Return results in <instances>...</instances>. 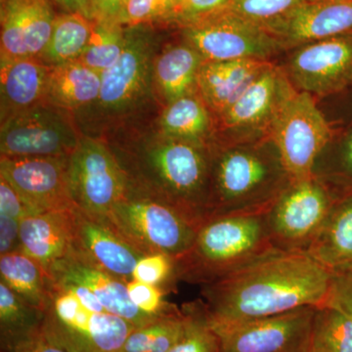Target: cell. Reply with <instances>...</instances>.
<instances>
[{"label":"cell","mask_w":352,"mask_h":352,"mask_svg":"<svg viewBox=\"0 0 352 352\" xmlns=\"http://www.w3.org/2000/svg\"><path fill=\"white\" fill-rule=\"evenodd\" d=\"M333 271L305 252L276 251L201 286L204 309L214 324H238L329 302Z\"/></svg>","instance_id":"6da1fadb"},{"label":"cell","mask_w":352,"mask_h":352,"mask_svg":"<svg viewBox=\"0 0 352 352\" xmlns=\"http://www.w3.org/2000/svg\"><path fill=\"white\" fill-rule=\"evenodd\" d=\"M110 147L126 173L129 191L163 201L197 228L208 219L212 164L208 146L160 132Z\"/></svg>","instance_id":"7a4b0ae2"},{"label":"cell","mask_w":352,"mask_h":352,"mask_svg":"<svg viewBox=\"0 0 352 352\" xmlns=\"http://www.w3.org/2000/svg\"><path fill=\"white\" fill-rule=\"evenodd\" d=\"M276 250L265 214L210 217L199 227L191 247L173 259L175 279L205 286Z\"/></svg>","instance_id":"3957f363"},{"label":"cell","mask_w":352,"mask_h":352,"mask_svg":"<svg viewBox=\"0 0 352 352\" xmlns=\"http://www.w3.org/2000/svg\"><path fill=\"white\" fill-rule=\"evenodd\" d=\"M210 150L208 219L224 215L265 214L292 183L276 149L270 152L261 148L230 146L219 152Z\"/></svg>","instance_id":"277c9868"},{"label":"cell","mask_w":352,"mask_h":352,"mask_svg":"<svg viewBox=\"0 0 352 352\" xmlns=\"http://www.w3.org/2000/svg\"><path fill=\"white\" fill-rule=\"evenodd\" d=\"M107 220L129 245L144 256L162 252L173 259L191 247L198 230L163 201L129 190L112 208Z\"/></svg>","instance_id":"5b68a950"},{"label":"cell","mask_w":352,"mask_h":352,"mask_svg":"<svg viewBox=\"0 0 352 352\" xmlns=\"http://www.w3.org/2000/svg\"><path fill=\"white\" fill-rule=\"evenodd\" d=\"M272 144L291 182L314 177L315 166L333 139L314 95L296 90L270 129Z\"/></svg>","instance_id":"8992f818"},{"label":"cell","mask_w":352,"mask_h":352,"mask_svg":"<svg viewBox=\"0 0 352 352\" xmlns=\"http://www.w3.org/2000/svg\"><path fill=\"white\" fill-rule=\"evenodd\" d=\"M134 329L124 318L91 311L71 292L51 286L43 332L67 352H120Z\"/></svg>","instance_id":"52a82bcc"},{"label":"cell","mask_w":352,"mask_h":352,"mask_svg":"<svg viewBox=\"0 0 352 352\" xmlns=\"http://www.w3.org/2000/svg\"><path fill=\"white\" fill-rule=\"evenodd\" d=\"M69 187L76 208L107 219L116 204L126 196L129 182L110 146L82 135L69 157Z\"/></svg>","instance_id":"ba28073f"},{"label":"cell","mask_w":352,"mask_h":352,"mask_svg":"<svg viewBox=\"0 0 352 352\" xmlns=\"http://www.w3.org/2000/svg\"><path fill=\"white\" fill-rule=\"evenodd\" d=\"M156 36L151 25L126 27V43L117 63L102 74L100 95L94 104L106 116L138 109L154 87Z\"/></svg>","instance_id":"9c48e42d"},{"label":"cell","mask_w":352,"mask_h":352,"mask_svg":"<svg viewBox=\"0 0 352 352\" xmlns=\"http://www.w3.org/2000/svg\"><path fill=\"white\" fill-rule=\"evenodd\" d=\"M184 43L203 58L204 62L231 61L268 58L284 50L283 44L265 28L223 9L182 25Z\"/></svg>","instance_id":"30bf717a"},{"label":"cell","mask_w":352,"mask_h":352,"mask_svg":"<svg viewBox=\"0 0 352 352\" xmlns=\"http://www.w3.org/2000/svg\"><path fill=\"white\" fill-rule=\"evenodd\" d=\"M67 112L46 102L2 120L1 157L71 156L82 135Z\"/></svg>","instance_id":"8fae6325"},{"label":"cell","mask_w":352,"mask_h":352,"mask_svg":"<svg viewBox=\"0 0 352 352\" xmlns=\"http://www.w3.org/2000/svg\"><path fill=\"white\" fill-rule=\"evenodd\" d=\"M337 199L315 176L292 182L265 214L274 247L280 251L305 252Z\"/></svg>","instance_id":"7c38bea8"},{"label":"cell","mask_w":352,"mask_h":352,"mask_svg":"<svg viewBox=\"0 0 352 352\" xmlns=\"http://www.w3.org/2000/svg\"><path fill=\"white\" fill-rule=\"evenodd\" d=\"M315 307L238 324L210 323L220 352H308ZM208 318V317H207Z\"/></svg>","instance_id":"4fadbf2b"},{"label":"cell","mask_w":352,"mask_h":352,"mask_svg":"<svg viewBox=\"0 0 352 352\" xmlns=\"http://www.w3.org/2000/svg\"><path fill=\"white\" fill-rule=\"evenodd\" d=\"M285 72L296 90L314 96L346 89L352 85V34L298 46Z\"/></svg>","instance_id":"5bb4252c"},{"label":"cell","mask_w":352,"mask_h":352,"mask_svg":"<svg viewBox=\"0 0 352 352\" xmlns=\"http://www.w3.org/2000/svg\"><path fill=\"white\" fill-rule=\"evenodd\" d=\"M69 157H1L0 177L15 190L32 214L71 210L76 206L69 193Z\"/></svg>","instance_id":"9a60e30c"},{"label":"cell","mask_w":352,"mask_h":352,"mask_svg":"<svg viewBox=\"0 0 352 352\" xmlns=\"http://www.w3.org/2000/svg\"><path fill=\"white\" fill-rule=\"evenodd\" d=\"M47 276L52 285L76 284L85 287L96 296L109 314L124 318L135 328L142 327L157 318L145 314L132 303L126 282L104 270L75 247L51 266Z\"/></svg>","instance_id":"2e32d148"},{"label":"cell","mask_w":352,"mask_h":352,"mask_svg":"<svg viewBox=\"0 0 352 352\" xmlns=\"http://www.w3.org/2000/svg\"><path fill=\"white\" fill-rule=\"evenodd\" d=\"M296 90L285 69L270 64L219 116L222 126L234 131H270L278 113Z\"/></svg>","instance_id":"e0dca14e"},{"label":"cell","mask_w":352,"mask_h":352,"mask_svg":"<svg viewBox=\"0 0 352 352\" xmlns=\"http://www.w3.org/2000/svg\"><path fill=\"white\" fill-rule=\"evenodd\" d=\"M284 48L352 34V0H312L266 25Z\"/></svg>","instance_id":"ac0fdd59"},{"label":"cell","mask_w":352,"mask_h":352,"mask_svg":"<svg viewBox=\"0 0 352 352\" xmlns=\"http://www.w3.org/2000/svg\"><path fill=\"white\" fill-rule=\"evenodd\" d=\"M56 16L50 0H1V55L41 58Z\"/></svg>","instance_id":"d6986e66"},{"label":"cell","mask_w":352,"mask_h":352,"mask_svg":"<svg viewBox=\"0 0 352 352\" xmlns=\"http://www.w3.org/2000/svg\"><path fill=\"white\" fill-rule=\"evenodd\" d=\"M74 247L87 258L122 281L132 273L144 254L129 245L107 219H97L75 208Z\"/></svg>","instance_id":"ffe728a7"},{"label":"cell","mask_w":352,"mask_h":352,"mask_svg":"<svg viewBox=\"0 0 352 352\" xmlns=\"http://www.w3.org/2000/svg\"><path fill=\"white\" fill-rule=\"evenodd\" d=\"M75 208L28 215L20 224V252L47 274L51 266L74 247Z\"/></svg>","instance_id":"44dd1931"},{"label":"cell","mask_w":352,"mask_h":352,"mask_svg":"<svg viewBox=\"0 0 352 352\" xmlns=\"http://www.w3.org/2000/svg\"><path fill=\"white\" fill-rule=\"evenodd\" d=\"M50 71L41 58L0 55L1 122L46 103Z\"/></svg>","instance_id":"7402d4cb"},{"label":"cell","mask_w":352,"mask_h":352,"mask_svg":"<svg viewBox=\"0 0 352 352\" xmlns=\"http://www.w3.org/2000/svg\"><path fill=\"white\" fill-rule=\"evenodd\" d=\"M270 65L259 59L204 62L198 76L199 94L219 117Z\"/></svg>","instance_id":"603a6c76"},{"label":"cell","mask_w":352,"mask_h":352,"mask_svg":"<svg viewBox=\"0 0 352 352\" xmlns=\"http://www.w3.org/2000/svg\"><path fill=\"white\" fill-rule=\"evenodd\" d=\"M305 252L333 272L352 266V194L335 201Z\"/></svg>","instance_id":"cb8c5ba5"},{"label":"cell","mask_w":352,"mask_h":352,"mask_svg":"<svg viewBox=\"0 0 352 352\" xmlns=\"http://www.w3.org/2000/svg\"><path fill=\"white\" fill-rule=\"evenodd\" d=\"M203 58L186 43L164 48L154 64V87L164 105L198 91V76Z\"/></svg>","instance_id":"d4e9b609"},{"label":"cell","mask_w":352,"mask_h":352,"mask_svg":"<svg viewBox=\"0 0 352 352\" xmlns=\"http://www.w3.org/2000/svg\"><path fill=\"white\" fill-rule=\"evenodd\" d=\"M102 76L82 62L51 67L46 102L64 110L94 105L100 95Z\"/></svg>","instance_id":"484cf974"},{"label":"cell","mask_w":352,"mask_h":352,"mask_svg":"<svg viewBox=\"0 0 352 352\" xmlns=\"http://www.w3.org/2000/svg\"><path fill=\"white\" fill-rule=\"evenodd\" d=\"M45 312L32 307L0 282L1 352H19L43 331Z\"/></svg>","instance_id":"4316f807"},{"label":"cell","mask_w":352,"mask_h":352,"mask_svg":"<svg viewBox=\"0 0 352 352\" xmlns=\"http://www.w3.org/2000/svg\"><path fill=\"white\" fill-rule=\"evenodd\" d=\"M0 278L13 293L45 312L51 300L50 278L41 265L22 252L0 256Z\"/></svg>","instance_id":"83f0119b"},{"label":"cell","mask_w":352,"mask_h":352,"mask_svg":"<svg viewBox=\"0 0 352 352\" xmlns=\"http://www.w3.org/2000/svg\"><path fill=\"white\" fill-rule=\"evenodd\" d=\"M159 126L160 132L168 138L206 145L210 127V109L199 91L185 95L166 105Z\"/></svg>","instance_id":"f1b7e54d"},{"label":"cell","mask_w":352,"mask_h":352,"mask_svg":"<svg viewBox=\"0 0 352 352\" xmlns=\"http://www.w3.org/2000/svg\"><path fill=\"white\" fill-rule=\"evenodd\" d=\"M94 21L82 14L63 13L56 16L52 34L41 59L50 67L76 61L87 48Z\"/></svg>","instance_id":"f546056e"},{"label":"cell","mask_w":352,"mask_h":352,"mask_svg":"<svg viewBox=\"0 0 352 352\" xmlns=\"http://www.w3.org/2000/svg\"><path fill=\"white\" fill-rule=\"evenodd\" d=\"M308 352H352L351 317L332 303L317 307Z\"/></svg>","instance_id":"4dcf8cb0"},{"label":"cell","mask_w":352,"mask_h":352,"mask_svg":"<svg viewBox=\"0 0 352 352\" xmlns=\"http://www.w3.org/2000/svg\"><path fill=\"white\" fill-rule=\"evenodd\" d=\"M186 322L184 310L162 315L142 327L134 329L120 352H168L182 339Z\"/></svg>","instance_id":"1f68e13d"},{"label":"cell","mask_w":352,"mask_h":352,"mask_svg":"<svg viewBox=\"0 0 352 352\" xmlns=\"http://www.w3.org/2000/svg\"><path fill=\"white\" fill-rule=\"evenodd\" d=\"M126 27L117 21L97 19L78 61L102 74L117 63L126 47Z\"/></svg>","instance_id":"d6a6232c"},{"label":"cell","mask_w":352,"mask_h":352,"mask_svg":"<svg viewBox=\"0 0 352 352\" xmlns=\"http://www.w3.org/2000/svg\"><path fill=\"white\" fill-rule=\"evenodd\" d=\"M187 316L182 339L168 352H220L219 336L210 327L201 300L183 307Z\"/></svg>","instance_id":"836d02e7"},{"label":"cell","mask_w":352,"mask_h":352,"mask_svg":"<svg viewBox=\"0 0 352 352\" xmlns=\"http://www.w3.org/2000/svg\"><path fill=\"white\" fill-rule=\"evenodd\" d=\"M314 176L337 198L352 194V131L340 143L335 155L325 164L315 166Z\"/></svg>","instance_id":"e575fe53"},{"label":"cell","mask_w":352,"mask_h":352,"mask_svg":"<svg viewBox=\"0 0 352 352\" xmlns=\"http://www.w3.org/2000/svg\"><path fill=\"white\" fill-rule=\"evenodd\" d=\"M179 3L180 0H126L120 23L126 27L176 23Z\"/></svg>","instance_id":"d590c367"},{"label":"cell","mask_w":352,"mask_h":352,"mask_svg":"<svg viewBox=\"0 0 352 352\" xmlns=\"http://www.w3.org/2000/svg\"><path fill=\"white\" fill-rule=\"evenodd\" d=\"M312 0H231L227 10L265 28Z\"/></svg>","instance_id":"8d00e7d4"},{"label":"cell","mask_w":352,"mask_h":352,"mask_svg":"<svg viewBox=\"0 0 352 352\" xmlns=\"http://www.w3.org/2000/svg\"><path fill=\"white\" fill-rule=\"evenodd\" d=\"M175 261L162 252L145 254L139 259L132 273V280L161 287L175 280Z\"/></svg>","instance_id":"74e56055"},{"label":"cell","mask_w":352,"mask_h":352,"mask_svg":"<svg viewBox=\"0 0 352 352\" xmlns=\"http://www.w3.org/2000/svg\"><path fill=\"white\" fill-rule=\"evenodd\" d=\"M126 288L132 303L150 316L159 317L177 309L164 300L163 289L160 286L131 280Z\"/></svg>","instance_id":"f35d334b"},{"label":"cell","mask_w":352,"mask_h":352,"mask_svg":"<svg viewBox=\"0 0 352 352\" xmlns=\"http://www.w3.org/2000/svg\"><path fill=\"white\" fill-rule=\"evenodd\" d=\"M231 0H180L179 12L176 23L189 24L227 8Z\"/></svg>","instance_id":"ab89813d"},{"label":"cell","mask_w":352,"mask_h":352,"mask_svg":"<svg viewBox=\"0 0 352 352\" xmlns=\"http://www.w3.org/2000/svg\"><path fill=\"white\" fill-rule=\"evenodd\" d=\"M328 303L342 308L352 319V266L333 272Z\"/></svg>","instance_id":"60d3db41"},{"label":"cell","mask_w":352,"mask_h":352,"mask_svg":"<svg viewBox=\"0 0 352 352\" xmlns=\"http://www.w3.org/2000/svg\"><path fill=\"white\" fill-rule=\"evenodd\" d=\"M0 215L19 221L32 215L15 190L2 177H0Z\"/></svg>","instance_id":"b9f144b4"},{"label":"cell","mask_w":352,"mask_h":352,"mask_svg":"<svg viewBox=\"0 0 352 352\" xmlns=\"http://www.w3.org/2000/svg\"><path fill=\"white\" fill-rule=\"evenodd\" d=\"M21 221L0 215V256L20 252Z\"/></svg>","instance_id":"7bdbcfd3"},{"label":"cell","mask_w":352,"mask_h":352,"mask_svg":"<svg viewBox=\"0 0 352 352\" xmlns=\"http://www.w3.org/2000/svg\"><path fill=\"white\" fill-rule=\"evenodd\" d=\"M53 6L60 7L64 13L82 14L91 21L99 18L96 0H50Z\"/></svg>","instance_id":"ee69618b"},{"label":"cell","mask_w":352,"mask_h":352,"mask_svg":"<svg viewBox=\"0 0 352 352\" xmlns=\"http://www.w3.org/2000/svg\"><path fill=\"white\" fill-rule=\"evenodd\" d=\"M50 285L52 287H55V288L67 289V291L71 292L85 307L91 310V311L96 312V314H107L108 312L105 307L101 305V302H99L96 296L91 291L85 288V287L76 284Z\"/></svg>","instance_id":"f6af8a7d"},{"label":"cell","mask_w":352,"mask_h":352,"mask_svg":"<svg viewBox=\"0 0 352 352\" xmlns=\"http://www.w3.org/2000/svg\"><path fill=\"white\" fill-rule=\"evenodd\" d=\"M96 2L99 12L98 19L117 21L120 23L126 0H96Z\"/></svg>","instance_id":"bcb514c9"},{"label":"cell","mask_w":352,"mask_h":352,"mask_svg":"<svg viewBox=\"0 0 352 352\" xmlns=\"http://www.w3.org/2000/svg\"><path fill=\"white\" fill-rule=\"evenodd\" d=\"M19 352H67L46 337L43 331L36 339L23 347Z\"/></svg>","instance_id":"7dc6e473"},{"label":"cell","mask_w":352,"mask_h":352,"mask_svg":"<svg viewBox=\"0 0 352 352\" xmlns=\"http://www.w3.org/2000/svg\"></svg>","instance_id":"c3c4849f"}]
</instances>
